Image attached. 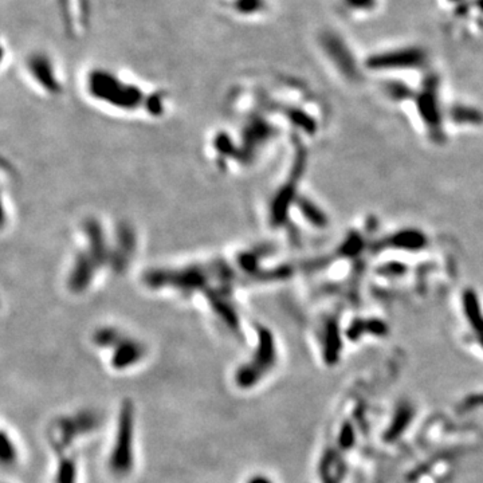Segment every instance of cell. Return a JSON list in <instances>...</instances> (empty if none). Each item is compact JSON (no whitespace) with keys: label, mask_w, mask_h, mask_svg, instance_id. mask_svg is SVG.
I'll return each instance as SVG.
<instances>
[{"label":"cell","mask_w":483,"mask_h":483,"mask_svg":"<svg viewBox=\"0 0 483 483\" xmlns=\"http://www.w3.org/2000/svg\"><path fill=\"white\" fill-rule=\"evenodd\" d=\"M86 89L94 100L122 110L137 109L147 100L144 90L113 70L94 67L86 75Z\"/></svg>","instance_id":"6da1fadb"},{"label":"cell","mask_w":483,"mask_h":483,"mask_svg":"<svg viewBox=\"0 0 483 483\" xmlns=\"http://www.w3.org/2000/svg\"><path fill=\"white\" fill-rule=\"evenodd\" d=\"M134 467V405L124 400L117 420L116 436L109 456V470L117 478L128 477Z\"/></svg>","instance_id":"7a4b0ae2"},{"label":"cell","mask_w":483,"mask_h":483,"mask_svg":"<svg viewBox=\"0 0 483 483\" xmlns=\"http://www.w3.org/2000/svg\"><path fill=\"white\" fill-rule=\"evenodd\" d=\"M100 426V417L94 411H80L71 417H61L54 424L50 436L54 449L58 454L66 451L74 439L93 433Z\"/></svg>","instance_id":"3957f363"},{"label":"cell","mask_w":483,"mask_h":483,"mask_svg":"<svg viewBox=\"0 0 483 483\" xmlns=\"http://www.w3.org/2000/svg\"><path fill=\"white\" fill-rule=\"evenodd\" d=\"M26 71L34 85L46 94H59L64 89L59 77V71L50 52L34 50L27 55Z\"/></svg>","instance_id":"277c9868"},{"label":"cell","mask_w":483,"mask_h":483,"mask_svg":"<svg viewBox=\"0 0 483 483\" xmlns=\"http://www.w3.org/2000/svg\"><path fill=\"white\" fill-rule=\"evenodd\" d=\"M271 344L273 343L270 340L262 338V344L259 345V350L255 353L254 359L249 364H245L236 370L235 383L239 388L250 389L262 380L267 370H270L274 361V352Z\"/></svg>","instance_id":"5b68a950"},{"label":"cell","mask_w":483,"mask_h":483,"mask_svg":"<svg viewBox=\"0 0 483 483\" xmlns=\"http://www.w3.org/2000/svg\"><path fill=\"white\" fill-rule=\"evenodd\" d=\"M97 343L102 347H115V354L112 359V366L115 369L124 370L132 367L143 359L144 350L134 341H117L115 334H102L97 338Z\"/></svg>","instance_id":"8992f818"},{"label":"cell","mask_w":483,"mask_h":483,"mask_svg":"<svg viewBox=\"0 0 483 483\" xmlns=\"http://www.w3.org/2000/svg\"><path fill=\"white\" fill-rule=\"evenodd\" d=\"M235 17L249 19L259 17L267 10V0H223Z\"/></svg>","instance_id":"52a82bcc"},{"label":"cell","mask_w":483,"mask_h":483,"mask_svg":"<svg viewBox=\"0 0 483 483\" xmlns=\"http://www.w3.org/2000/svg\"><path fill=\"white\" fill-rule=\"evenodd\" d=\"M54 483H77V463L73 458L61 454Z\"/></svg>","instance_id":"ba28073f"},{"label":"cell","mask_w":483,"mask_h":483,"mask_svg":"<svg viewBox=\"0 0 483 483\" xmlns=\"http://www.w3.org/2000/svg\"><path fill=\"white\" fill-rule=\"evenodd\" d=\"M17 452L15 445L13 440L7 436L6 431L1 433V451H0V459L4 466H11L17 461Z\"/></svg>","instance_id":"9c48e42d"},{"label":"cell","mask_w":483,"mask_h":483,"mask_svg":"<svg viewBox=\"0 0 483 483\" xmlns=\"http://www.w3.org/2000/svg\"><path fill=\"white\" fill-rule=\"evenodd\" d=\"M247 483H273L271 480H268L265 475H255V477H251L250 480L247 481Z\"/></svg>","instance_id":"30bf717a"}]
</instances>
